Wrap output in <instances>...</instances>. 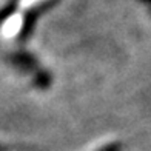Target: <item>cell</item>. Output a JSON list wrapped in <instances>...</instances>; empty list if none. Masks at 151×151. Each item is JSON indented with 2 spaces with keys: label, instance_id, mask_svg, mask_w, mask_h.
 Wrapping results in <instances>:
<instances>
[{
  "label": "cell",
  "instance_id": "1",
  "mask_svg": "<svg viewBox=\"0 0 151 151\" xmlns=\"http://www.w3.org/2000/svg\"><path fill=\"white\" fill-rule=\"evenodd\" d=\"M48 2V0H19V5H17V12L19 14L25 16V12L31 11L32 8H36V6L42 5Z\"/></svg>",
  "mask_w": 151,
  "mask_h": 151
}]
</instances>
